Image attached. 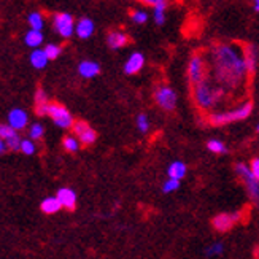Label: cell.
I'll return each instance as SVG.
<instances>
[{
	"instance_id": "30bf717a",
	"label": "cell",
	"mask_w": 259,
	"mask_h": 259,
	"mask_svg": "<svg viewBox=\"0 0 259 259\" xmlns=\"http://www.w3.org/2000/svg\"><path fill=\"white\" fill-rule=\"evenodd\" d=\"M257 58H259L257 48L254 47V45H246L245 53H243V59H245V65H246V72H248V75H253L256 72Z\"/></svg>"
},
{
	"instance_id": "d4e9b609",
	"label": "cell",
	"mask_w": 259,
	"mask_h": 259,
	"mask_svg": "<svg viewBox=\"0 0 259 259\" xmlns=\"http://www.w3.org/2000/svg\"><path fill=\"white\" fill-rule=\"evenodd\" d=\"M27 21H29V24H30L32 29H37V30L43 29V18H41V15L38 13V11H33V13H30Z\"/></svg>"
},
{
	"instance_id": "8992f818",
	"label": "cell",
	"mask_w": 259,
	"mask_h": 259,
	"mask_svg": "<svg viewBox=\"0 0 259 259\" xmlns=\"http://www.w3.org/2000/svg\"><path fill=\"white\" fill-rule=\"evenodd\" d=\"M154 100L165 111H174L177 107V94L172 88L168 86H159L154 91Z\"/></svg>"
},
{
	"instance_id": "44dd1931",
	"label": "cell",
	"mask_w": 259,
	"mask_h": 259,
	"mask_svg": "<svg viewBox=\"0 0 259 259\" xmlns=\"http://www.w3.org/2000/svg\"><path fill=\"white\" fill-rule=\"evenodd\" d=\"M26 45L30 48H38L40 45L43 43V33L41 30H37V29H30L27 33H26Z\"/></svg>"
},
{
	"instance_id": "4fadbf2b",
	"label": "cell",
	"mask_w": 259,
	"mask_h": 259,
	"mask_svg": "<svg viewBox=\"0 0 259 259\" xmlns=\"http://www.w3.org/2000/svg\"><path fill=\"white\" fill-rule=\"evenodd\" d=\"M127 41H129V37L126 35L124 32H121V30L110 32L108 37H107V43H108V47L111 50H121V48H124L126 45H127Z\"/></svg>"
},
{
	"instance_id": "e0dca14e",
	"label": "cell",
	"mask_w": 259,
	"mask_h": 259,
	"mask_svg": "<svg viewBox=\"0 0 259 259\" xmlns=\"http://www.w3.org/2000/svg\"><path fill=\"white\" fill-rule=\"evenodd\" d=\"M78 72H80V75L84 78H94L100 72V65L93 61H83L80 65H78Z\"/></svg>"
},
{
	"instance_id": "d590c367",
	"label": "cell",
	"mask_w": 259,
	"mask_h": 259,
	"mask_svg": "<svg viewBox=\"0 0 259 259\" xmlns=\"http://www.w3.org/2000/svg\"><path fill=\"white\" fill-rule=\"evenodd\" d=\"M140 2H143V4H148V5H157V4H161V2H164V0H140Z\"/></svg>"
},
{
	"instance_id": "52a82bcc",
	"label": "cell",
	"mask_w": 259,
	"mask_h": 259,
	"mask_svg": "<svg viewBox=\"0 0 259 259\" xmlns=\"http://www.w3.org/2000/svg\"><path fill=\"white\" fill-rule=\"evenodd\" d=\"M53 24H54V29L58 30V33L64 38H70L75 32V22H73V18L72 15L69 13H59L56 15L54 19H53Z\"/></svg>"
},
{
	"instance_id": "d6986e66",
	"label": "cell",
	"mask_w": 259,
	"mask_h": 259,
	"mask_svg": "<svg viewBox=\"0 0 259 259\" xmlns=\"http://www.w3.org/2000/svg\"><path fill=\"white\" fill-rule=\"evenodd\" d=\"M186 172H188L186 164L182 162V161H175V162H172L170 165H168V168H167V175L170 177V178H175V180H182V178H185Z\"/></svg>"
},
{
	"instance_id": "ac0fdd59",
	"label": "cell",
	"mask_w": 259,
	"mask_h": 259,
	"mask_svg": "<svg viewBox=\"0 0 259 259\" xmlns=\"http://www.w3.org/2000/svg\"><path fill=\"white\" fill-rule=\"evenodd\" d=\"M40 208H41L43 213H47V215H54V213H58L62 208V204H61V200L58 199V196H56V197H47L41 202Z\"/></svg>"
},
{
	"instance_id": "5b68a950",
	"label": "cell",
	"mask_w": 259,
	"mask_h": 259,
	"mask_svg": "<svg viewBox=\"0 0 259 259\" xmlns=\"http://www.w3.org/2000/svg\"><path fill=\"white\" fill-rule=\"evenodd\" d=\"M48 115L54 121V124L59 126L61 129H70L73 126V118L70 115V111L59 104H50Z\"/></svg>"
},
{
	"instance_id": "6da1fadb",
	"label": "cell",
	"mask_w": 259,
	"mask_h": 259,
	"mask_svg": "<svg viewBox=\"0 0 259 259\" xmlns=\"http://www.w3.org/2000/svg\"><path fill=\"white\" fill-rule=\"evenodd\" d=\"M211 64L217 80L226 88H239L248 75L243 56L229 45H218L211 50Z\"/></svg>"
},
{
	"instance_id": "2e32d148",
	"label": "cell",
	"mask_w": 259,
	"mask_h": 259,
	"mask_svg": "<svg viewBox=\"0 0 259 259\" xmlns=\"http://www.w3.org/2000/svg\"><path fill=\"white\" fill-rule=\"evenodd\" d=\"M48 107H50V102H48V96L45 94V91L41 88L37 89L35 93V113L38 116H45L48 115Z\"/></svg>"
},
{
	"instance_id": "9c48e42d",
	"label": "cell",
	"mask_w": 259,
	"mask_h": 259,
	"mask_svg": "<svg viewBox=\"0 0 259 259\" xmlns=\"http://www.w3.org/2000/svg\"><path fill=\"white\" fill-rule=\"evenodd\" d=\"M242 217V213H221V215H217L213 218L211 224L218 232H228L229 229H232V226L237 223Z\"/></svg>"
},
{
	"instance_id": "f1b7e54d",
	"label": "cell",
	"mask_w": 259,
	"mask_h": 259,
	"mask_svg": "<svg viewBox=\"0 0 259 259\" xmlns=\"http://www.w3.org/2000/svg\"><path fill=\"white\" fill-rule=\"evenodd\" d=\"M61 51H62L61 47H58V45H54V43H50V45H47V47H45V53H47L50 61L58 58V56L61 54Z\"/></svg>"
},
{
	"instance_id": "9a60e30c",
	"label": "cell",
	"mask_w": 259,
	"mask_h": 259,
	"mask_svg": "<svg viewBox=\"0 0 259 259\" xmlns=\"http://www.w3.org/2000/svg\"><path fill=\"white\" fill-rule=\"evenodd\" d=\"M58 199L61 200V204L67 210H73L76 205V194L70 188H61L58 191Z\"/></svg>"
},
{
	"instance_id": "3957f363",
	"label": "cell",
	"mask_w": 259,
	"mask_h": 259,
	"mask_svg": "<svg viewBox=\"0 0 259 259\" xmlns=\"http://www.w3.org/2000/svg\"><path fill=\"white\" fill-rule=\"evenodd\" d=\"M253 111V104L251 102H246L242 107L235 108V110H229V111H224V113H213L208 118V122L211 126H226L231 124V122H237L242 119H246Z\"/></svg>"
},
{
	"instance_id": "1f68e13d",
	"label": "cell",
	"mask_w": 259,
	"mask_h": 259,
	"mask_svg": "<svg viewBox=\"0 0 259 259\" xmlns=\"http://www.w3.org/2000/svg\"><path fill=\"white\" fill-rule=\"evenodd\" d=\"M131 16H132V21L135 22V24H145L146 19H148V15H146V11H142V10L134 11Z\"/></svg>"
},
{
	"instance_id": "277c9868",
	"label": "cell",
	"mask_w": 259,
	"mask_h": 259,
	"mask_svg": "<svg viewBox=\"0 0 259 259\" xmlns=\"http://www.w3.org/2000/svg\"><path fill=\"white\" fill-rule=\"evenodd\" d=\"M235 172L240 177V180L243 182L246 193H248L250 199L254 202L256 205H259V180L253 175L251 168L248 165H245L242 162H239L235 165Z\"/></svg>"
},
{
	"instance_id": "ffe728a7",
	"label": "cell",
	"mask_w": 259,
	"mask_h": 259,
	"mask_svg": "<svg viewBox=\"0 0 259 259\" xmlns=\"http://www.w3.org/2000/svg\"><path fill=\"white\" fill-rule=\"evenodd\" d=\"M50 58L47 56V53H45V50H35L32 54H30V64L35 67V69H45L48 64Z\"/></svg>"
},
{
	"instance_id": "7a4b0ae2",
	"label": "cell",
	"mask_w": 259,
	"mask_h": 259,
	"mask_svg": "<svg viewBox=\"0 0 259 259\" xmlns=\"http://www.w3.org/2000/svg\"><path fill=\"white\" fill-rule=\"evenodd\" d=\"M223 96H224V89L223 88H215L207 80H202L197 84H194L196 104L200 108H204V110H208L215 104H218Z\"/></svg>"
},
{
	"instance_id": "8fae6325",
	"label": "cell",
	"mask_w": 259,
	"mask_h": 259,
	"mask_svg": "<svg viewBox=\"0 0 259 259\" xmlns=\"http://www.w3.org/2000/svg\"><path fill=\"white\" fill-rule=\"evenodd\" d=\"M143 65H145V56L142 53H132L124 64V72L127 75H135L142 70Z\"/></svg>"
},
{
	"instance_id": "4316f807",
	"label": "cell",
	"mask_w": 259,
	"mask_h": 259,
	"mask_svg": "<svg viewBox=\"0 0 259 259\" xmlns=\"http://www.w3.org/2000/svg\"><path fill=\"white\" fill-rule=\"evenodd\" d=\"M16 129L15 127H11L10 124L7 126V124H2L0 126V137H2L5 142H8V140H11V139H15L16 137Z\"/></svg>"
},
{
	"instance_id": "ba28073f",
	"label": "cell",
	"mask_w": 259,
	"mask_h": 259,
	"mask_svg": "<svg viewBox=\"0 0 259 259\" xmlns=\"http://www.w3.org/2000/svg\"><path fill=\"white\" fill-rule=\"evenodd\" d=\"M188 76H189V81L193 84H197L199 81L205 80V61L202 56L196 54L194 58L189 61Z\"/></svg>"
},
{
	"instance_id": "8d00e7d4",
	"label": "cell",
	"mask_w": 259,
	"mask_h": 259,
	"mask_svg": "<svg viewBox=\"0 0 259 259\" xmlns=\"http://www.w3.org/2000/svg\"><path fill=\"white\" fill-rule=\"evenodd\" d=\"M5 148H7V142H5L2 137H0V154H2V153L5 151Z\"/></svg>"
},
{
	"instance_id": "7402d4cb",
	"label": "cell",
	"mask_w": 259,
	"mask_h": 259,
	"mask_svg": "<svg viewBox=\"0 0 259 259\" xmlns=\"http://www.w3.org/2000/svg\"><path fill=\"white\" fill-rule=\"evenodd\" d=\"M165 7H167L165 0L161 4L154 5V22L157 26H162L165 22Z\"/></svg>"
},
{
	"instance_id": "83f0119b",
	"label": "cell",
	"mask_w": 259,
	"mask_h": 259,
	"mask_svg": "<svg viewBox=\"0 0 259 259\" xmlns=\"http://www.w3.org/2000/svg\"><path fill=\"white\" fill-rule=\"evenodd\" d=\"M64 148L70 153H75V151H78V148H80V142H78L75 137H65L64 139Z\"/></svg>"
},
{
	"instance_id": "74e56055",
	"label": "cell",
	"mask_w": 259,
	"mask_h": 259,
	"mask_svg": "<svg viewBox=\"0 0 259 259\" xmlns=\"http://www.w3.org/2000/svg\"><path fill=\"white\" fill-rule=\"evenodd\" d=\"M254 10L259 13V0H254Z\"/></svg>"
},
{
	"instance_id": "d6a6232c",
	"label": "cell",
	"mask_w": 259,
	"mask_h": 259,
	"mask_svg": "<svg viewBox=\"0 0 259 259\" xmlns=\"http://www.w3.org/2000/svg\"><path fill=\"white\" fill-rule=\"evenodd\" d=\"M21 151L24 154H33L35 153V145L30 140H22L21 142Z\"/></svg>"
},
{
	"instance_id": "cb8c5ba5",
	"label": "cell",
	"mask_w": 259,
	"mask_h": 259,
	"mask_svg": "<svg viewBox=\"0 0 259 259\" xmlns=\"http://www.w3.org/2000/svg\"><path fill=\"white\" fill-rule=\"evenodd\" d=\"M207 148L215 154H226L228 153L226 145H224V142H221V140H210L207 143Z\"/></svg>"
},
{
	"instance_id": "603a6c76",
	"label": "cell",
	"mask_w": 259,
	"mask_h": 259,
	"mask_svg": "<svg viewBox=\"0 0 259 259\" xmlns=\"http://www.w3.org/2000/svg\"><path fill=\"white\" fill-rule=\"evenodd\" d=\"M78 139H80V142L83 145H93L96 142V139H97V134L94 132V129H91L88 126L80 135H78Z\"/></svg>"
},
{
	"instance_id": "e575fe53",
	"label": "cell",
	"mask_w": 259,
	"mask_h": 259,
	"mask_svg": "<svg viewBox=\"0 0 259 259\" xmlns=\"http://www.w3.org/2000/svg\"><path fill=\"white\" fill-rule=\"evenodd\" d=\"M250 168H251V172H253V175L259 180V157H254V159L251 161V165H250Z\"/></svg>"
},
{
	"instance_id": "4dcf8cb0",
	"label": "cell",
	"mask_w": 259,
	"mask_h": 259,
	"mask_svg": "<svg viewBox=\"0 0 259 259\" xmlns=\"http://www.w3.org/2000/svg\"><path fill=\"white\" fill-rule=\"evenodd\" d=\"M137 127L140 132H146L150 129V121H148V116H146L145 113H140L137 116Z\"/></svg>"
},
{
	"instance_id": "5bb4252c",
	"label": "cell",
	"mask_w": 259,
	"mask_h": 259,
	"mask_svg": "<svg viewBox=\"0 0 259 259\" xmlns=\"http://www.w3.org/2000/svg\"><path fill=\"white\" fill-rule=\"evenodd\" d=\"M75 32H76V35L80 37V38L86 40V38H89L94 33V22L89 18H81L80 21L76 22Z\"/></svg>"
},
{
	"instance_id": "836d02e7",
	"label": "cell",
	"mask_w": 259,
	"mask_h": 259,
	"mask_svg": "<svg viewBox=\"0 0 259 259\" xmlns=\"http://www.w3.org/2000/svg\"><path fill=\"white\" fill-rule=\"evenodd\" d=\"M43 137V126L41 124H33L30 127V139L32 140H38Z\"/></svg>"
},
{
	"instance_id": "f35d334b",
	"label": "cell",
	"mask_w": 259,
	"mask_h": 259,
	"mask_svg": "<svg viewBox=\"0 0 259 259\" xmlns=\"http://www.w3.org/2000/svg\"><path fill=\"white\" fill-rule=\"evenodd\" d=\"M257 132H259V124H257Z\"/></svg>"
},
{
	"instance_id": "f546056e",
	"label": "cell",
	"mask_w": 259,
	"mask_h": 259,
	"mask_svg": "<svg viewBox=\"0 0 259 259\" xmlns=\"http://www.w3.org/2000/svg\"><path fill=\"white\" fill-rule=\"evenodd\" d=\"M223 251H224L223 243L217 242V243H213L211 246H208V248L205 250V254L207 256H220V254H223Z\"/></svg>"
},
{
	"instance_id": "7c38bea8",
	"label": "cell",
	"mask_w": 259,
	"mask_h": 259,
	"mask_svg": "<svg viewBox=\"0 0 259 259\" xmlns=\"http://www.w3.org/2000/svg\"><path fill=\"white\" fill-rule=\"evenodd\" d=\"M8 122H10V126L15 127L16 131L18 129H24L27 126V113L24 110H21V108L11 110L10 115H8Z\"/></svg>"
},
{
	"instance_id": "484cf974",
	"label": "cell",
	"mask_w": 259,
	"mask_h": 259,
	"mask_svg": "<svg viewBox=\"0 0 259 259\" xmlns=\"http://www.w3.org/2000/svg\"><path fill=\"white\" fill-rule=\"evenodd\" d=\"M180 188V180H175V178H170L165 180L164 185H162V193L168 194V193H175V191Z\"/></svg>"
}]
</instances>
